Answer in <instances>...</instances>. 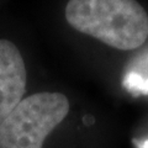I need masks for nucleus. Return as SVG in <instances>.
<instances>
[{
  "label": "nucleus",
  "instance_id": "1",
  "mask_svg": "<svg viewBox=\"0 0 148 148\" xmlns=\"http://www.w3.org/2000/svg\"><path fill=\"white\" fill-rule=\"evenodd\" d=\"M66 18L77 31L121 51L138 48L148 37V14L137 0H69Z\"/></svg>",
  "mask_w": 148,
  "mask_h": 148
},
{
  "label": "nucleus",
  "instance_id": "2",
  "mask_svg": "<svg viewBox=\"0 0 148 148\" xmlns=\"http://www.w3.org/2000/svg\"><path fill=\"white\" fill-rule=\"evenodd\" d=\"M69 112L61 92H37L22 99L0 123V148H42Z\"/></svg>",
  "mask_w": 148,
  "mask_h": 148
},
{
  "label": "nucleus",
  "instance_id": "3",
  "mask_svg": "<svg viewBox=\"0 0 148 148\" xmlns=\"http://www.w3.org/2000/svg\"><path fill=\"white\" fill-rule=\"evenodd\" d=\"M26 67L12 42L0 40V123L21 103L26 90Z\"/></svg>",
  "mask_w": 148,
  "mask_h": 148
},
{
  "label": "nucleus",
  "instance_id": "4",
  "mask_svg": "<svg viewBox=\"0 0 148 148\" xmlns=\"http://www.w3.org/2000/svg\"><path fill=\"white\" fill-rule=\"evenodd\" d=\"M140 148H148V140H146L143 143H141V145H140Z\"/></svg>",
  "mask_w": 148,
  "mask_h": 148
}]
</instances>
